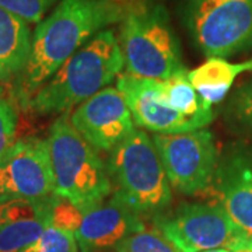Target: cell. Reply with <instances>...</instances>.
Wrapping results in <instances>:
<instances>
[{"label": "cell", "mask_w": 252, "mask_h": 252, "mask_svg": "<svg viewBox=\"0 0 252 252\" xmlns=\"http://www.w3.org/2000/svg\"><path fill=\"white\" fill-rule=\"evenodd\" d=\"M133 4L129 0H61L32 34L27 66L14 80L18 102L26 107L77 49L102 30L122 23Z\"/></svg>", "instance_id": "1"}, {"label": "cell", "mask_w": 252, "mask_h": 252, "mask_svg": "<svg viewBox=\"0 0 252 252\" xmlns=\"http://www.w3.org/2000/svg\"><path fill=\"white\" fill-rule=\"evenodd\" d=\"M125 67L114 30H102L63 63L30 98L26 109L38 115H62L115 80Z\"/></svg>", "instance_id": "2"}, {"label": "cell", "mask_w": 252, "mask_h": 252, "mask_svg": "<svg viewBox=\"0 0 252 252\" xmlns=\"http://www.w3.org/2000/svg\"><path fill=\"white\" fill-rule=\"evenodd\" d=\"M54 172V195L69 200L83 213L112 193L107 164L70 124V112L56 118L48 135Z\"/></svg>", "instance_id": "3"}, {"label": "cell", "mask_w": 252, "mask_h": 252, "mask_svg": "<svg viewBox=\"0 0 252 252\" xmlns=\"http://www.w3.org/2000/svg\"><path fill=\"white\" fill-rule=\"evenodd\" d=\"M126 72L144 79L168 80L184 70L180 38L165 6L135 3L121 26Z\"/></svg>", "instance_id": "4"}, {"label": "cell", "mask_w": 252, "mask_h": 252, "mask_svg": "<svg viewBox=\"0 0 252 252\" xmlns=\"http://www.w3.org/2000/svg\"><path fill=\"white\" fill-rule=\"evenodd\" d=\"M114 195L140 216L161 215L172 190L153 137L135 129L109 153L107 162Z\"/></svg>", "instance_id": "5"}, {"label": "cell", "mask_w": 252, "mask_h": 252, "mask_svg": "<svg viewBox=\"0 0 252 252\" xmlns=\"http://www.w3.org/2000/svg\"><path fill=\"white\" fill-rule=\"evenodd\" d=\"M175 10L207 59L252 51V0H177Z\"/></svg>", "instance_id": "6"}, {"label": "cell", "mask_w": 252, "mask_h": 252, "mask_svg": "<svg viewBox=\"0 0 252 252\" xmlns=\"http://www.w3.org/2000/svg\"><path fill=\"white\" fill-rule=\"evenodd\" d=\"M154 223L181 252H238L250 241L217 203H182L170 215L154 216Z\"/></svg>", "instance_id": "7"}, {"label": "cell", "mask_w": 252, "mask_h": 252, "mask_svg": "<svg viewBox=\"0 0 252 252\" xmlns=\"http://www.w3.org/2000/svg\"><path fill=\"white\" fill-rule=\"evenodd\" d=\"M153 142L171 188L184 195H196L210 187L219 164L215 136L210 130L154 133Z\"/></svg>", "instance_id": "8"}, {"label": "cell", "mask_w": 252, "mask_h": 252, "mask_svg": "<svg viewBox=\"0 0 252 252\" xmlns=\"http://www.w3.org/2000/svg\"><path fill=\"white\" fill-rule=\"evenodd\" d=\"M54 189L48 139H20L0 160V198H48Z\"/></svg>", "instance_id": "9"}, {"label": "cell", "mask_w": 252, "mask_h": 252, "mask_svg": "<svg viewBox=\"0 0 252 252\" xmlns=\"http://www.w3.org/2000/svg\"><path fill=\"white\" fill-rule=\"evenodd\" d=\"M70 124L97 152H112L135 130L125 97L117 87H105L77 105Z\"/></svg>", "instance_id": "10"}, {"label": "cell", "mask_w": 252, "mask_h": 252, "mask_svg": "<svg viewBox=\"0 0 252 252\" xmlns=\"http://www.w3.org/2000/svg\"><path fill=\"white\" fill-rule=\"evenodd\" d=\"M117 89L125 97L135 125L161 135L203 129L168 105L162 93V80L137 77L126 72L118 76Z\"/></svg>", "instance_id": "11"}, {"label": "cell", "mask_w": 252, "mask_h": 252, "mask_svg": "<svg viewBox=\"0 0 252 252\" xmlns=\"http://www.w3.org/2000/svg\"><path fill=\"white\" fill-rule=\"evenodd\" d=\"M144 228L143 216L112 193L111 199L83 215L74 237L79 252H102Z\"/></svg>", "instance_id": "12"}, {"label": "cell", "mask_w": 252, "mask_h": 252, "mask_svg": "<svg viewBox=\"0 0 252 252\" xmlns=\"http://www.w3.org/2000/svg\"><path fill=\"white\" fill-rule=\"evenodd\" d=\"M54 195L48 198H0V252H23L52 223Z\"/></svg>", "instance_id": "13"}, {"label": "cell", "mask_w": 252, "mask_h": 252, "mask_svg": "<svg viewBox=\"0 0 252 252\" xmlns=\"http://www.w3.org/2000/svg\"><path fill=\"white\" fill-rule=\"evenodd\" d=\"M215 184L217 205L223 206L234 224L252 240V165L243 156L217 164ZM210 184V185H212Z\"/></svg>", "instance_id": "14"}, {"label": "cell", "mask_w": 252, "mask_h": 252, "mask_svg": "<svg viewBox=\"0 0 252 252\" xmlns=\"http://www.w3.org/2000/svg\"><path fill=\"white\" fill-rule=\"evenodd\" d=\"M32 34L27 21L0 6V81L16 80L27 66Z\"/></svg>", "instance_id": "15"}, {"label": "cell", "mask_w": 252, "mask_h": 252, "mask_svg": "<svg viewBox=\"0 0 252 252\" xmlns=\"http://www.w3.org/2000/svg\"><path fill=\"white\" fill-rule=\"evenodd\" d=\"M244 72H252V59L230 63L221 58H209L203 64L188 72V79L203 102L213 107L225 98L235 77Z\"/></svg>", "instance_id": "16"}, {"label": "cell", "mask_w": 252, "mask_h": 252, "mask_svg": "<svg viewBox=\"0 0 252 252\" xmlns=\"http://www.w3.org/2000/svg\"><path fill=\"white\" fill-rule=\"evenodd\" d=\"M162 93L172 109L198 122L200 127H205L213 121V108L199 97L195 87L189 81L188 72L185 69L174 74L168 80H162Z\"/></svg>", "instance_id": "17"}, {"label": "cell", "mask_w": 252, "mask_h": 252, "mask_svg": "<svg viewBox=\"0 0 252 252\" xmlns=\"http://www.w3.org/2000/svg\"><path fill=\"white\" fill-rule=\"evenodd\" d=\"M114 250L115 252H181L158 228H144L127 235Z\"/></svg>", "instance_id": "18"}, {"label": "cell", "mask_w": 252, "mask_h": 252, "mask_svg": "<svg viewBox=\"0 0 252 252\" xmlns=\"http://www.w3.org/2000/svg\"><path fill=\"white\" fill-rule=\"evenodd\" d=\"M23 252H79L74 233L49 225L32 245Z\"/></svg>", "instance_id": "19"}, {"label": "cell", "mask_w": 252, "mask_h": 252, "mask_svg": "<svg viewBox=\"0 0 252 252\" xmlns=\"http://www.w3.org/2000/svg\"><path fill=\"white\" fill-rule=\"evenodd\" d=\"M59 0H0V6L11 11L28 24L41 23L46 13Z\"/></svg>", "instance_id": "20"}, {"label": "cell", "mask_w": 252, "mask_h": 252, "mask_svg": "<svg viewBox=\"0 0 252 252\" xmlns=\"http://www.w3.org/2000/svg\"><path fill=\"white\" fill-rule=\"evenodd\" d=\"M230 112L235 124L252 137V80L235 91L230 102Z\"/></svg>", "instance_id": "21"}, {"label": "cell", "mask_w": 252, "mask_h": 252, "mask_svg": "<svg viewBox=\"0 0 252 252\" xmlns=\"http://www.w3.org/2000/svg\"><path fill=\"white\" fill-rule=\"evenodd\" d=\"M17 133V112L0 89V160L14 146Z\"/></svg>", "instance_id": "22"}, {"label": "cell", "mask_w": 252, "mask_h": 252, "mask_svg": "<svg viewBox=\"0 0 252 252\" xmlns=\"http://www.w3.org/2000/svg\"><path fill=\"white\" fill-rule=\"evenodd\" d=\"M83 212L69 200L54 195V207H52V223L51 225L64 228L74 233L80 225Z\"/></svg>", "instance_id": "23"}, {"label": "cell", "mask_w": 252, "mask_h": 252, "mask_svg": "<svg viewBox=\"0 0 252 252\" xmlns=\"http://www.w3.org/2000/svg\"><path fill=\"white\" fill-rule=\"evenodd\" d=\"M203 252H234V251L224 250V248H217V250H209V251H203Z\"/></svg>", "instance_id": "24"}, {"label": "cell", "mask_w": 252, "mask_h": 252, "mask_svg": "<svg viewBox=\"0 0 252 252\" xmlns=\"http://www.w3.org/2000/svg\"><path fill=\"white\" fill-rule=\"evenodd\" d=\"M129 1H133V3H142V1H152V0H129Z\"/></svg>", "instance_id": "25"}, {"label": "cell", "mask_w": 252, "mask_h": 252, "mask_svg": "<svg viewBox=\"0 0 252 252\" xmlns=\"http://www.w3.org/2000/svg\"><path fill=\"white\" fill-rule=\"evenodd\" d=\"M238 252H252V248H244V250H241V251Z\"/></svg>", "instance_id": "26"}, {"label": "cell", "mask_w": 252, "mask_h": 252, "mask_svg": "<svg viewBox=\"0 0 252 252\" xmlns=\"http://www.w3.org/2000/svg\"><path fill=\"white\" fill-rule=\"evenodd\" d=\"M247 248H252V240L248 241V244H247Z\"/></svg>", "instance_id": "27"}]
</instances>
